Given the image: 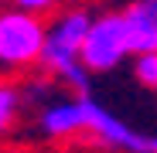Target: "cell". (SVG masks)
I'll use <instances>...</instances> for the list:
<instances>
[{
  "label": "cell",
  "mask_w": 157,
  "mask_h": 153,
  "mask_svg": "<svg viewBox=\"0 0 157 153\" xmlns=\"http://www.w3.org/2000/svg\"><path fill=\"white\" fill-rule=\"evenodd\" d=\"M89 24H92V10L89 7H65V10H58L55 20L44 27V48H41V58H38V65L44 71H51L75 95L92 92V75L78 61V48L86 41Z\"/></svg>",
  "instance_id": "cell-1"
},
{
  "label": "cell",
  "mask_w": 157,
  "mask_h": 153,
  "mask_svg": "<svg viewBox=\"0 0 157 153\" xmlns=\"http://www.w3.org/2000/svg\"><path fill=\"white\" fill-rule=\"evenodd\" d=\"M44 27L48 24L21 7L0 10V68L7 71H24L38 65L41 48H44Z\"/></svg>",
  "instance_id": "cell-2"
},
{
  "label": "cell",
  "mask_w": 157,
  "mask_h": 153,
  "mask_svg": "<svg viewBox=\"0 0 157 153\" xmlns=\"http://www.w3.org/2000/svg\"><path fill=\"white\" fill-rule=\"evenodd\" d=\"M82 106H86V133L106 150H113V153H157V129L154 133L137 129L133 122L109 112L92 92L82 95Z\"/></svg>",
  "instance_id": "cell-3"
},
{
  "label": "cell",
  "mask_w": 157,
  "mask_h": 153,
  "mask_svg": "<svg viewBox=\"0 0 157 153\" xmlns=\"http://www.w3.org/2000/svg\"><path fill=\"white\" fill-rule=\"evenodd\" d=\"M126 58H130V48H126V31H123V14L120 10L92 14L86 41L78 48V61L89 68V75H109Z\"/></svg>",
  "instance_id": "cell-4"
},
{
  "label": "cell",
  "mask_w": 157,
  "mask_h": 153,
  "mask_svg": "<svg viewBox=\"0 0 157 153\" xmlns=\"http://www.w3.org/2000/svg\"><path fill=\"white\" fill-rule=\"evenodd\" d=\"M38 129L51 140H68L75 133H86V106L82 95L65 92L58 99H51L48 106L38 112Z\"/></svg>",
  "instance_id": "cell-5"
},
{
  "label": "cell",
  "mask_w": 157,
  "mask_h": 153,
  "mask_svg": "<svg viewBox=\"0 0 157 153\" xmlns=\"http://www.w3.org/2000/svg\"><path fill=\"white\" fill-rule=\"evenodd\" d=\"M120 14L130 55L157 51V0H130L126 7H120Z\"/></svg>",
  "instance_id": "cell-6"
},
{
  "label": "cell",
  "mask_w": 157,
  "mask_h": 153,
  "mask_svg": "<svg viewBox=\"0 0 157 153\" xmlns=\"http://www.w3.org/2000/svg\"><path fill=\"white\" fill-rule=\"evenodd\" d=\"M21 109H24V89L0 82V136L10 133V126L17 122Z\"/></svg>",
  "instance_id": "cell-7"
},
{
  "label": "cell",
  "mask_w": 157,
  "mask_h": 153,
  "mask_svg": "<svg viewBox=\"0 0 157 153\" xmlns=\"http://www.w3.org/2000/svg\"><path fill=\"white\" fill-rule=\"evenodd\" d=\"M133 58V78L137 85L157 92V51H140V55H130Z\"/></svg>",
  "instance_id": "cell-8"
},
{
  "label": "cell",
  "mask_w": 157,
  "mask_h": 153,
  "mask_svg": "<svg viewBox=\"0 0 157 153\" xmlns=\"http://www.w3.org/2000/svg\"><path fill=\"white\" fill-rule=\"evenodd\" d=\"M10 4L21 7V10H31V14L44 17V14H51V10H58V7H62V0H10Z\"/></svg>",
  "instance_id": "cell-9"
},
{
  "label": "cell",
  "mask_w": 157,
  "mask_h": 153,
  "mask_svg": "<svg viewBox=\"0 0 157 153\" xmlns=\"http://www.w3.org/2000/svg\"><path fill=\"white\" fill-rule=\"evenodd\" d=\"M0 4H4V0H0Z\"/></svg>",
  "instance_id": "cell-10"
}]
</instances>
